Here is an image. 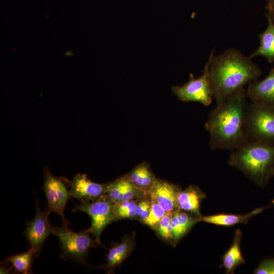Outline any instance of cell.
I'll return each mask as SVG.
<instances>
[{
  "label": "cell",
  "instance_id": "3957f363",
  "mask_svg": "<svg viewBox=\"0 0 274 274\" xmlns=\"http://www.w3.org/2000/svg\"><path fill=\"white\" fill-rule=\"evenodd\" d=\"M232 151L229 164L258 185L266 186L274 177V143L248 140Z\"/></svg>",
  "mask_w": 274,
  "mask_h": 274
},
{
  "label": "cell",
  "instance_id": "5bb4252c",
  "mask_svg": "<svg viewBox=\"0 0 274 274\" xmlns=\"http://www.w3.org/2000/svg\"><path fill=\"white\" fill-rule=\"evenodd\" d=\"M126 176L136 188L147 195L157 179L149 165L145 162L136 166Z\"/></svg>",
  "mask_w": 274,
  "mask_h": 274
},
{
  "label": "cell",
  "instance_id": "cb8c5ba5",
  "mask_svg": "<svg viewBox=\"0 0 274 274\" xmlns=\"http://www.w3.org/2000/svg\"><path fill=\"white\" fill-rule=\"evenodd\" d=\"M171 226L173 238L176 241L180 239L187 232L179 222L177 217L174 213L172 214Z\"/></svg>",
  "mask_w": 274,
  "mask_h": 274
},
{
  "label": "cell",
  "instance_id": "d4e9b609",
  "mask_svg": "<svg viewBox=\"0 0 274 274\" xmlns=\"http://www.w3.org/2000/svg\"><path fill=\"white\" fill-rule=\"evenodd\" d=\"M256 274H274V259L263 260L255 270Z\"/></svg>",
  "mask_w": 274,
  "mask_h": 274
},
{
  "label": "cell",
  "instance_id": "ac0fdd59",
  "mask_svg": "<svg viewBox=\"0 0 274 274\" xmlns=\"http://www.w3.org/2000/svg\"><path fill=\"white\" fill-rule=\"evenodd\" d=\"M132 243L130 239L124 238L119 244L113 247L107 255V268L112 271L127 257L132 249Z\"/></svg>",
  "mask_w": 274,
  "mask_h": 274
},
{
  "label": "cell",
  "instance_id": "4316f807",
  "mask_svg": "<svg viewBox=\"0 0 274 274\" xmlns=\"http://www.w3.org/2000/svg\"><path fill=\"white\" fill-rule=\"evenodd\" d=\"M12 267L10 268H6L4 267H1V273H8L10 271H11V269H12Z\"/></svg>",
  "mask_w": 274,
  "mask_h": 274
},
{
  "label": "cell",
  "instance_id": "9c48e42d",
  "mask_svg": "<svg viewBox=\"0 0 274 274\" xmlns=\"http://www.w3.org/2000/svg\"><path fill=\"white\" fill-rule=\"evenodd\" d=\"M49 214L47 209L44 212H42L37 202L34 218L26 223L24 235L31 248L36 251L37 257L41 252L42 246L47 238L50 234H53L54 226L49 222Z\"/></svg>",
  "mask_w": 274,
  "mask_h": 274
},
{
  "label": "cell",
  "instance_id": "52a82bcc",
  "mask_svg": "<svg viewBox=\"0 0 274 274\" xmlns=\"http://www.w3.org/2000/svg\"><path fill=\"white\" fill-rule=\"evenodd\" d=\"M209 59L203 73L197 78L190 74V80L182 86H174L172 90L179 99L184 102L194 101L208 106L212 102L213 92L209 72Z\"/></svg>",
  "mask_w": 274,
  "mask_h": 274
},
{
  "label": "cell",
  "instance_id": "4fadbf2b",
  "mask_svg": "<svg viewBox=\"0 0 274 274\" xmlns=\"http://www.w3.org/2000/svg\"><path fill=\"white\" fill-rule=\"evenodd\" d=\"M205 194L195 186H190L183 190H179L176 197L177 209L194 214L200 218V203Z\"/></svg>",
  "mask_w": 274,
  "mask_h": 274
},
{
  "label": "cell",
  "instance_id": "484cf974",
  "mask_svg": "<svg viewBox=\"0 0 274 274\" xmlns=\"http://www.w3.org/2000/svg\"><path fill=\"white\" fill-rule=\"evenodd\" d=\"M270 15H269L274 22V4L269 7Z\"/></svg>",
  "mask_w": 274,
  "mask_h": 274
},
{
  "label": "cell",
  "instance_id": "83f0119b",
  "mask_svg": "<svg viewBox=\"0 0 274 274\" xmlns=\"http://www.w3.org/2000/svg\"><path fill=\"white\" fill-rule=\"evenodd\" d=\"M269 7L274 4V0H269Z\"/></svg>",
  "mask_w": 274,
  "mask_h": 274
},
{
  "label": "cell",
  "instance_id": "277c9868",
  "mask_svg": "<svg viewBox=\"0 0 274 274\" xmlns=\"http://www.w3.org/2000/svg\"><path fill=\"white\" fill-rule=\"evenodd\" d=\"M248 140L274 143V105L251 102L246 116Z\"/></svg>",
  "mask_w": 274,
  "mask_h": 274
},
{
  "label": "cell",
  "instance_id": "2e32d148",
  "mask_svg": "<svg viewBox=\"0 0 274 274\" xmlns=\"http://www.w3.org/2000/svg\"><path fill=\"white\" fill-rule=\"evenodd\" d=\"M264 210L261 208L255 209L245 215H233L221 214L201 217L199 221H203L217 225L231 226L238 223H246L254 215Z\"/></svg>",
  "mask_w": 274,
  "mask_h": 274
},
{
  "label": "cell",
  "instance_id": "6da1fadb",
  "mask_svg": "<svg viewBox=\"0 0 274 274\" xmlns=\"http://www.w3.org/2000/svg\"><path fill=\"white\" fill-rule=\"evenodd\" d=\"M246 91L243 88L216 105L210 113L205 127L212 149L233 150L247 140Z\"/></svg>",
  "mask_w": 274,
  "mask_h": 274
},
{
  "label": "cell",
  "instance_id": "ffe728a7",
  "mask_svg": "<svg viewBox=\"0 0 274 274\" xmlns=\"http://www.w3.org/2000/svg\"><path fill=\"white\" fill-rule=\"evenodd\" d=\"M137 201L123 200L114 203L116 219L135 218V210Z\"/></svg>",
  "mask_w": 274,
  "mask_h": 274
},
{
  "label": "cell",
  "instance_id": "7a4b0ae2",
  "mask_svg": "<svg viewBox=\"0 0 274 274\" xmlns=\"http://www.w3.org/2000/svg\"><path fill=\"white\" fill-rule=\"evenodd\" d=\"M210 54L209 72L216 105L261 75L260 67L239 50L229 49L218 55Z\"/></svg>",
  "mask_w": 274,
  "mask_h": 274
},
{
  "label": "cell",
  "instance_id": "8fae6325",
  "mask_svg": "<svg viewBox=\"0 0 274 274\" xmlns=\"http://www.w3.org/2000/svg\"><path fill=\"white\" fill-rule=\"evenodd\" d=\"M177 187L170 183L156 179L149 192L151 200L158 203L166 213H173L177 210Z\"/></svg>",
  "mask_w": 274,
  "mask_h": 274
},
{
  "label": "cell",
  "instance_id": "44dd1931",
  "mask_svg": "<svg viewBox=\"0 0 274 274\" xmlns=\"http://www.w3.org/2000/svg\"><path fill=\"white\" fill-rule=\"evenodd\" d=\"M166 213V211L158 203L151 200L149 214L144 223L156 230L158 222Z\"/></svg>",
  "mask_w": 274,
  "mask_h": 274
},
{
  "label": "cell",
  "instance_id": "30bf717a",
  "mask_svg": "<svg viewBox=\"0 0 274 274\" xmlns=\"http://www.w3.org/2000/svg\"><path fill=\"white\" fill-rule=\"evenodd\" d=\"M106 184H99L91 181L86 174L75 175L71 182L69 192L71 196L80 201H94L102 197L105 193Z\"/></svg>",
  "mask_w": 274,
  "mask_h": 274
},
{
  "label": "cell",
  "instance_id": "5b68a950",
  "mask_svg": "<svg viewBox=\"0 0 274 274\" xmlns=\"http://www.w3.org/2000/svg\"><path fill=\"white\" fill-rule=\"evenodd\" d=\"M53 234L58 238L61 249L60 257L79 263H85L89 250L96 243L87 230L76 233L68 228V225L54 226Z\"/></svg>",
  "mask_w": 274,
  "mask_h": 274
},
{
  "label": "cell",
  "instance_id": "9a60e30c",
  "mask_svg": "<svg viewBox=\"0 0 274 274\" xmlns=\"http://www.w3.org/2000/svg\"><path fill=\"white\" fill-rule=\"evenodd\" d=\"M266 28L260 33L259 46L250 56L251 59L256 56H263L269 62H274V22L269 15L267 17Z\"/></svg>",
  "mask_w": 274,
  "mask_h": 274
},
{
  "label": "cell",
  "instance_id": "f1b7e54d",
  "mask_svg": "<svg viewBox=\"0 0 274 274\" xmlns=\"http://www.w3.org/2000/svg\"><path fill=\"white\" fill-rule=\"evenodd\" d=\"M272 203H274V199L272 200Z\"/></svg>",
  "mask_w": 274,
  "mask_h": 274
},
{
  "label": "cell",
  "instance_id": "e0dca14e",
  "mask_svg": "<svg viewBox=\"0 0 274 274\" xmlns=\"http://www.w3.org/2000/svg\"><path fill=\"white\" fill-rule=\"evenodd\" d=\"M241 236V231L237 229L231 246L223 257V265L227 272H232L236 267L245 261L240 249Z\"/></svg>",
  "mask_w": 274,
  "mask_h": 274
},
{
  "label": "cell",
  "instance_id": "ba28073f",
  "mask_svg": "<svg viewBox=\"0 0 274 274\" xmlns=\"http://www.w3.org/2000/svg\"><path fill=\"white\" fill-rule=\"evenodd\" d=\"M44 185L42 188L47 200V209L55 212L62 218L63 224L68 225L64 217V209L71 195L63 182L55 177L46 168L44 170Z\"/></svg>",
  "mask_w": 274,
  "mask_h": 274
},
{
  "label": "cell",
  "instance_id": "8992f818",
  "mask_svg": "<svg viewBox=\"0 0 274 274\" xmlns=\"http://www.w3.org/2000/svg\"><path fill=\"white\" fill-rule=\"evenodd\" d=\"M73 212L81 211L87 213L91 219V225L87 230L94 237L97 244H100V235L105 227L116 220L114 203L105 195L94 201H80L75 204Z\"/></svg>",
  "mask_w": 274,
  "mask_h": 274
},
{
  "label": "cell",
  "instance_id": "d6986e66",
  "mask_svg": "<svg viewBox=\"0 0 274 274\" xmlns=\"http://www.w3.org/2000/svg\"><path fill=\"white\" fill-rule=\"evenodd\" d=\"M35 256H36V252L30 248L26 252L8 257L2 263H11L14 272L17 273H30Z\"/></svg>",
  "mask_w": 274,
  "mask_h": 274
},
{
  "label": "cell",
  "instance_id": "7c38bea8",
  "mask_svg": "<svg viewBox=\"0 0 274 274\" xmlns=\"http://www.w3.org/2000/svg\"><path fill=\"white\" fill-rule=\"evenodd\" d=\"M246 95L251 102L274 105V67L262 80L250 83Z\"/></svg>",
  "mask_w": 274,
  "mask_h": 274
},
{
  "label": "cell",
  "instance_id": "603a6c76",
  "mask_svg": "<svg viewBox=\"0 0 274 274\" xmlns=\"http://www.w3.org/2000/svg\"><path fill=\"white\" fill-rule=\"evenodd\" d=\"M145 196L140 198L135 210V218L143 223L148 216L151 203L150 198L149 199Z\"/></svg>",
  "mask_w": 274,
  "mask_h": 274
},
{
  "label": "cell",
  "instance_id": "7402d4cb",
  "mask_svg": "<svg viewBox=\"0 0 274 274\" xmlns=\"http://www.w3.org/2000/svg\"><path fill=\"white\" fill-rule=\"evenodd\" d=\"M173 213H166L158 223L156 230L164 239L173 238L171 220Z\"/></svg>",
  "mask_w": 274,
  "mask_h": 274
}]
</instances>
